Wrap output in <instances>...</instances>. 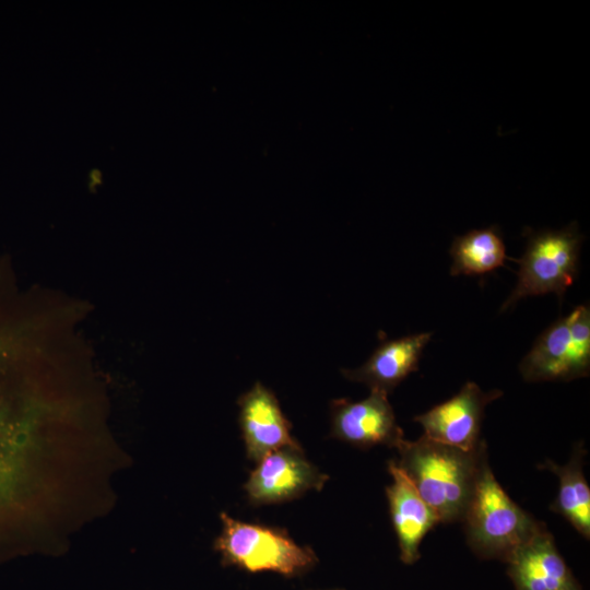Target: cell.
<instances>
[{
    "label": "cell",
    "instance_id": "cell-1",
    "mask_svg": "<svg viewBox=\"0 0 590 590\" xmlns=\"http://www.w3.org/2000/svg\"><path fill=\"white\" fill-rule=\"evenodd\" d=\"M0 345V558L15 553L11 541L36 517L40 500L42 459L49 433L76 417V408L51 391L63 371L57 355L33 366ZM31 361V359H30ZM28 361V362H30Z\"/></svg>",
    "mask_w": 590,
    "mask_h": 590
},
{
    "label": "cell",
    "instance_id": "cell-2",
    "mask_svg": "<svg viewBox=\"0 0 590 590\" xmlns=\"http://www.w3.org/2000/svg\"><path fill=\"white\" fill-rule=\"evenodd\" d=\"M483 445L482 440L477 450L468 452L424 435L413 441L403 439L398 445L399 467L440 522L462 520L473 492Z\"/></svg>",
    "mask_w": 590,
    "mask_h": 590
},
{
    "label": "cell",
    "instance_id": "cell-3",
    "mask_svg": "<svg viewBox=\"0 0 590 590\" xmlns=\"http://www.w3.org/2000/svg\"><path fill=\"white\" fill-rule=\"evenodd\" d=\"M462 521L474 553L505 562L542 524L517 505L498 483L488 464L485 442Z\"/></svg>",
    "mask_w": 590,
    "mask_h": 590
},
{
    "label": "cell",
    "instance_id": "cell-4",
    "mask_svg": "<svg viewBox=\"0 0 590 590\" xmlns=\"http://www.w3.org/2000/svg\"><path fill=\"white\" fill-rule=\"evenodd\" d=\"M222 531L214 542L225 566L250 571H273L286 577L302 575L317 563L309 547L300 546L287 533L248 523L221 514Z\"/></svg>",
    "mask_w": 590,
    "mask_h": 590
},
{
    "label": "cell",
    "instance_id": "cell-5",
    "mask_svg": "<svg viewBox=\"0 0 590 590\" xmlns=\"http://www.w3.org/2000/svg\"><path fill=\"white\" fill-rule=\"evenodd\" d=\"M523 235L527 245L522 257L517 259V283L500 311L528 296L554 293L562 299L578 272L583 235L575 222L559 231L527 228Z\"/></svg>",
    "mask_w": 590,
    "mask_h": 590
},
{
    "label": "cell",
    "instance_id": "cell-6",
    "mask_svg": "<svg viewBox=\"0 0 590 590\" xmlns=\"http://www.w3.org/2000/svg\"><path fill=\"white\" fill-rule=\"evenodd\" d=\"M503 394L500 390L484 392L475 382L468 381L449 400L414 417L427 438L472 452L480 447V432L484 410Z\"/></svg>",
    "mask_w": 590,
    "mask_h": 590
},
{
    "label": "cell",
    "instance_id": "cell-7",
    "mask_svg": "<svg viewBox=\"0 0 590 590\" xmlns=\"http://www.w3.org/2000/svg\"><path fill=\"white\" fill-rule=\"evenodd\" d=\"M328 476L303 455L300 447H283L258 461L245 489L255 505L287 502L310 489H320Z\"/></svg>",
    "mask_w": 590,
    "mask_h": 590
},
{
    "label": "cell",
    "instance_id": "cell-8",
    "mask_svg": "<svg viewBox=\"0 0 590 590\" xmlns=\"http://www.w3.org/2000/svg\"><path fill=\"white\" fill-rule=\"evenodd\" d=\"M331 435L351 445L368 448L385 445L397 448L404 439L398 425L388 393L370 390L367 398L331 403Z\"/></svg>",
    "mask_w": 590,
    "mask_h": 590
},
{
    "label": "cell",
    "instance_id": "cell-9",
    "mask_svg": "<svg viewBox=\"0 0 590 590\" xmlns=\"http://www.w3.org/2000/svg\"><path fill=\"white\" fill-rule=\"evenodd\" d=\"M506 563L516 590H581L544 524Z\"/></svg>",
    "mask_w": 590,
    "mask_h": 590
},
{
    "label": "cell",
    "instance_id": "cell-10",
    "mask_svg": "<svg viewBox=\"0 0 590 590\" xmlns=\"http://www.w3.org/2000/svg\"><path fill=\"white\" fill-rule=\"evenodd\" d=\"M239 425L247 456L258 462L283 447H300L291 435V424L274 393L261 382L238 399Z\"/></svg>",
    "mask_w": 590,
    "mask_h": 590
},
{
    "label": "cell",
    "instance_id": "cell-11",
    "mask_svg": "<svg viewBox=\"0 0 590 590\" xmlns=\"http://www.w3.org/2000/svg\"><path fill=\"white\" fill-rule=\"evenodd\" d=\"M388 471L392 483L387 486L386 493L400 558L410 565L421 557L420 545L424 536L440 521L396 461L388 463Z\"/></svg>",
    "mask_w": 590,
    "mask_h": 590
},
{
    "label": "cell",
    "instance_id": "cell-12",
    "mask_svg": "<svg viewBox=\"0 0 590 590\" xmlns=\"http://www.w3.org/2000/svg\"><path fill=\"white\" fill-rule=\"evenodd\" d=\"M432 334L425 332L384 341L361 367L343 369L342 374L349 380L367 385L370 390L389 393L418 369L420 358Z\"/></svg>",
    "mask_w": 590,
    "mask_h": 590
},
{
    "label": "cell",
    "instance_id": "cell-13",
    "mask_svg": "<svg viewBox=\"0 0 590 590\" xmlns=\"http://www.w3.org/2000/svg\"><path fill=\"white\" fill-rule=\"evenodd\" d=\"M519 368L527 381L573 380L569 316L558 319L536 339Z\"/></svg>",
    "mask_w": 590,
    "mask_h": 590
},
{
    "label": "cell",
    "instance_id": "cell-14",
    "mask_svg": "<svg viewBox=\"0 0 590 590\" xmlns=\"http://www.w3.org/2000/svg\"><path fill=\"white\" fill-rule=\"evenodd\" d=\"M585 450L575 447L573 456L564 465L546 461L543 468L555 473L559 480L558 495L552 510L562 515L585 538H590V488L582 471Z\"/></svg>",
    "mask_w": 590,
    "mask_h": 590
},
{
    "label": "cell",
    "instance_id": "cell-15",
    "mask_svg": "<svg viewBox=\"0 0 590 590\" xmlns=\"http://www.w3.org/2000/svg\"><path fill=\"white\" fill-rule=\"evenodd\" d=\"M449 252L452 276L488 273L507 260L506 246L496 225L455 237Z\"/></svg>",
    "mask_w": 590,
    "mask_h": 590
},
{
    "label": "cell",
    "instance_id": "cell-16",
    "mask_svg": "<svg viewBox=\"0 0 590 590\" xmlns=\"http://www.w3.org/2000/svg\"><path fill=\"white\" fill-rule=\"evenodd\" d=\"M571 340V377H586L590 369V308L577 306L569 315Z\"/></svg>",
    "mask_w": 590,
    "mask_h": 590
},
{
    "label": "cell",
    "instance_id": "cell-17",
    "mask_svg": "<svg viewBox=\"0 0 590 590\" xmlns=\"http://www.w3.org/2000/svg\"><path fill=\"white\" fill-rule=\"evenodd\" d=\"M335 590H340V589H335Z\"/></svg>",
    "mask_w": 590,
    "mask_h": 590
}]
</instances>
